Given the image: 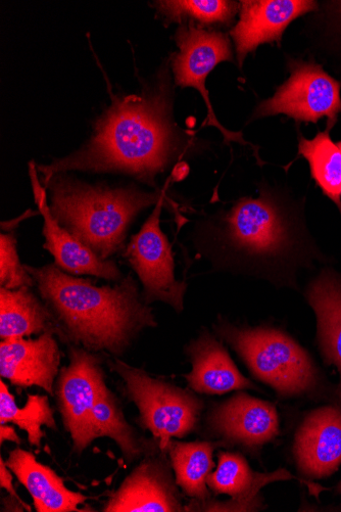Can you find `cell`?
Listing matches in <instances>:
<instances>
[{
  "label": "cell",
  "mask_w": 341,
  "mask_h": 512,
  "mask_svg": "<svg viewBox=\"0 0 341 512\" xmlns=\"http://www.w3.org/2000/svg\"><path fill=\"white\" fill-rule=\"evenodd\" d=\"M110 438L119 447L127 463H132L161 450L159 444H150L140 438L124 416L116 395L108 388L97 400L91 414L90 438Z\"/></svg>",
  "instance_id": "obj_23"
},
{
  "label": "cell",
  "mask_w": 341,
  "mask_h": 512,
  "mask_svg": "<svg viewBox=\"0 0 341 512\" xmlns=\"http://www.w3.org/2000/svg\"><path fill=\"white\" fill-rule=\"evenodd\" d=\"M33 277L22 265L17 251V240L13 234L0 237V286L8 290L32 288Z\"/></svg>",
  "instance_id": "obj_27"
},
{
  "label": "cell",
  "mask_w": 341,
  "mask_h": 512,
  "mask_svg": "<svg viewBox=\"0 0 341 512\" xmlns=\"http://www.w3.org/2000/svg\"><path fill=\"white\" fill-rule=\"evenodd\" d=\"M290 77L275 96L262 103L255 118L284 114L298 122L327 117L333 127L341 113L340 83L313 62L291 61Z\"/></svg>",
  "instance_id": "obj_8"
},
{
  "label": "cell",
  "mask_w": 341,
  "mask_h": 512,
  "mask_svg": "<svg viewBox=\"0 0 341 512\" xmlns=\"http://www.w3.org/2000/svg\"><path fill=\"white\" fill-rule=\"evenodd\" d=\"M339 150L341 151V142L337 143Z\"/></svg>",
  "instance_id": "obj_32"
},
{
  "label": "cell",
  "mask_w": 341,
  "mask_h": 512,
  "mask_svg": "<svg viewBox=\"0 0 341 512\" xmlns=\"http://www.w3.org/2000/svg\"><path fill=\"white\" fill-rule=\"evenodd\" d=\"M46 332H52L60 338L61 333L54 314L31 288L0 289L2 341L29 338Z\"/></svg>",
  "instance_id": "obj_21"
},
{
  "label": "cell",
  "mask_w": 341,
  "mask_h": 512,
  "mask_svg": "<svg viewBox=\"0 0 341 512\" xmlns=\"http://www.w3.org/2000/svg\"><path fill=\"white\" fill-rule=\"evenodd\" d=\"M159 95L117 101L82 150L39 166L44 182L68 171L121 172L149 184L172 161L175 143Z\"/></svg>",
  "instance_id": "obj_3"
},
{
  "label": "cell",
  "mask_w": 341,
  "mask_h": 512,
  "mask_svg": "<svg viewBox=\"0 0 341 512\" xmlns=\"http://www.w3.org/2000/svg\"><path fill=\"white\" fill-rule=\"evenodd\" d=\"M13 424L27 433L31 446L41 448L45 433L42 427L58 431L55 413L44 395L29 394L24 407H19L4 381L0 382V425Z\"/></svg>",
  "instance_id": "obj_24"
},
{
  "label": "cell",
  "mask_w": 341,
  "mask_h": 512,
  "mask_svg": "<svg viewBox=\"0 0 341 512\" xmlns=\"http://www.w3.org/2000/svg\"><path fill=\"white\" fill-rule=\"evenodd\" d=\"M307 299L317 317L318 342L324 360L339 372L337 393L341 397V274L322 271L310 284Z\"/></svg>",
  "instance_id": "obj_20"
},
{
  "label": "cell",
  "mask_w": 341,
  "mask_h": 512,
  "mask_svg": "<svg viewBox=\"0 0 341 512\" xmlns=\"http://www.w3.org/2000/svg\"><path fill=\"white\" fill-rule=\"evenodd\" d=\"M192 369L185 376L188 388L204 395H223L257 386L241 374L228 351L213 335L204 331L185 348Z\"/></svg>",
  "instance_id": "obj_17"
},
{
  "label": "cell",
  "mask_w": 341,
  "mask_h": 512,
  "mask_svg": "<svg viewBox=\"0 0 341 512\" xmlns=\"http://www.w3.org/2000/svg\"><path fill=\"white\" fill-rule=\"evenodd\" d=\"M25 268L58 322L59 339L68 346L117 358L143 331L158 325L153 308L143 301L132 275L115 287H97L56 264Z\"/></svg>",
  "instance_id": "obj_1"
},
{
  "label": "cell",
  "mask_w": 341,
  "mask_h": 512,
  "mask_svg": "<svg viewBox=\"0 0 341 512\" xmlns=\"http://www.w3.org/2000/svg\"><path fill=\"white\" fill-rule=\"evenodd\" d=\"M214 330L252 374L279 396H301L316 388L318 372L310 355L285 333L271 328L237 327L226 320L218 321Z\"/></svg>",
  "instance_id": "obj_5"
},
{
  "label": "cell",
  "mask_w": 341,
  "mask_h": 512,
  "mask_svg": "<svg viewBox=\"0 0 341 512\" xmlns=\"http://www.w3.org/2000/svg\"><path fill=\"white\" fill-rule=\"evenodd\" d=\"M318 133L313 139L299 137V151L310 164L312 177L320 189L341 211V151L332 142L329 131Z\"/></svg>",
  "instance_id": "obj_25"
},
{
  "label": "cell",
  "mask_w": 341,
  "mask_h": 512,
  "mask_svg": "<svg viewBox=\"0 0 341 512\" xmlns=\"http://www.w3.org/2000/svg\"><path fill=\"white\" fill-rule=\"evenodd\" d=\"M207 424L213 435L225 445H238L259 449L279 434V417L276 407L267 401L246 393H237L215 405Z\"/></svg>",
  "instance_id": "obj_12"
},
{
  "label": "cell",
  "mask_w": 341,
  "mask_h": 512,
  "mask_svg": "<svg viewBox=\"0 0 341 512\" xmlns=\"http://www.w3.org/2000/svg\"><path fill=\"white\" fill-rule=\"evenodd\" d=\"M12 474L4 458H0V487L5 489L9 495L20 498L13 484L14 478Z\"/></svg>",
  "instance_id": "obj_28"
},
{
  "label": "cell",
  "mask_w": 341,
  "mask_h": 512,
  "mask_svg": "<svg viewBox=\"0 0 341 512\" xmlns=\"http://www.w3.org/2000/svg\"><path fill=\"white\" fill-rule=\"evenodd\" d=\"M5 442H13L18 446L22 444L21 438L13 427L0 425V445L3 446Z\"/></svg>",
  "instance_id": "obj_30"
},
{
  "label": "cell",
  "mask_w": 341,
  "mask_h": 512,
  "mask_svg": "<svg viewBox=\"0 0 341 512\" xmlns=\"http://www.w3.org/2000/svg\"><path fill=\"white\" fill-rule=\"evenodd\" d=\"M8 468L27 489L37 512H86L81 507L88 497L67 488L64 480L48 465L40 463L29 451L16 448L6 461Z\"/></svg>",
  "instance_id": "obj_18"
},
{
  "label": "cell",
  "mask_w": 341,
  "mask_h": 512,
  "mask_svg": "<svg viewBox=\"0 0 341 512\" xmlns=\"http://www.w3.org/2000/svg\"><path fill=\"white\" fill-rule=\"evenodd\" d=\"M300 471L310 478H326L341 464V407L314 410L300 426L294 446Z\"/></svg>",
  "instance_id": "obj_16"
},
{
  "label": "cell",
  "mask_w": 341,
  "mask_h": 512,
  "mask_svg": "<svg viewBox=\"0 0 341 512\" xmlns=\"http://www.w3.org/2000/svg\"><path fill=\"white\" fill-rule=\"evenodd\" d=\"M161 201L141 230L127 246L124 256L136 272L142 285V299L146 304L163 302L176 312L184 308L187 284L175 278L171 245L161 229Z\"/></svg>",
  "instance_id": "obj_9"
},
{
  "label": "cell",
  "mask_w": 341,
  "mask_h": 512,
  "mask_svg": "<svg viewBox=\"0 0 341 512\" xmlns=\"http://www.w3.org/2000/svg\"><path fill=\"white\" fill-rule=\"evenodd\" d=\"M3 505V511H32L31 506L25 503L21 498H16L11 495L3 500Z\"/></svg>",
  "instance_id": "obj_29"
},
{
  "label": "cell",
  "mask_w": 341,
  "mask_h": 512,
  "mask_svg": "<svg viewBox=\"0 0 341 512\" xmlns=\"http://www.w3.org/2000/svg\"><path fill=\"white\" fill-rule=\"evenodd\" d=\"M162 450L145 456L120 487L110 494L105 512L184 511L171 462Z\"/></svg>",
  "instance_id": "obj_11"
},
{
  "label": "cell",
  "mask_w": 341,
  "mask_h": 512,
  "mask_svg": "<svg viewBox=\"0 0 341 512\" xmlns=\"http://www.w3.org/2000/svg\"><path fill=\"white\" fill-rule=\"evenodd\" d=\"M301 223L270 191L238 201L200 241L199 251L218 270L246 274L277 287H295L312 249Z\"/></svg>",
  "instance_id": "obj_2"
},
{
  "label": "cell",
  "mask_w": 341,
  "mask_h": 512,
  "mask_svg": "<svg viewBox=\"0 0 341 512\" xmlns=\"http://www.w3.org/2000/svg\"><path fill=\"white\" fill-rule=\"evenodd\" d=\"M29 172L35 203L44 219L43 247L54 256L55 264L69 274L92 275L110 282H121L122 273L113 260L95 255L55 219L33 162L29 164Z\"/></svg>",
  "instance_id": "obj_14"
},
{
  "label": "cell",
  "mask_w": 341,
  "mask_h": 512,
  "mask_svg": "<svg viewBox=\"0 0 341 512\" xmlns=\"http://www.w3.org/2000/svg\"><path fill=\"white\" fill-rule=\"evenodd\" d=\"M68 366L60 370L55 396L65 430L73 443L72 451L81 455L91 444L92 410L108 389L103 360L81 347L69 346Z\"/></svg>",
  "instance_id": "obj_7"
},
{
  "label": "cell",
  "mask_w": 341,
  "mask_h": 512,
  "mask_svg": "<svg viewBox=\"0 0 341 512\" xmlns=\"http://www.w3.org/2000/svg\"><path fill=\"white\" fill-rule=\"evenodd\" d=\"M52 332L36 339H11L0 344V376L13 386L38 387L55 396L61 352Z\"/></svg>",
  "instance_id": "obj_13"
},
{
  "label": "cell",
  "mask_w": 341,
  "mask_h": 512,
  "mask_svg": "<svg viewBox=\"0 0 341 512\" xmlns=\"http://www.w3.org/2000/svg\"><path fill=\"white\" fill-rule=\"evenodd\" d=\"M110 368L123 380L125 395L139 411L137 423L151 432L163 452L171 440L198 429L205 407L202 399L119 358L110 362Z\"/></svg>",
  "instance_id": "obj_6"
},
{
  "label": "cell",
  "mask_w": 341,
  "mask_h": 512,
  "mask_svg": "<svg viewBox=\"0 0 341 512\" xmlns=\"http://www.w3.org/2000/svg\"><path fill=\"white\" fill-rule=\"evenodd\" d=\"M160 11L171 20L189 17L203 24L230 22L236 11L237 5L223 0H178V2L158 3Z\"/></svg>",
  "instance_id": "obj_26"
},
{
  "label": "cell",
  "mask_w": 341,
  "mask_h": 512,
  "mask_svg": "<svg viewBox=\"0 0 341 512\" xmlns=\"http://www.w3.org/2000/svg\"><path fill=\"white\" fill-rule=\"evenodd\" d=\"M337 490L339 493H341V483H339Z\"/></svg>",
  "instance_id": "obj_31"
},
{
  "label": "cell",
  "mask_w": 341,
  "mask_h": 512,
  "mask_svg": "<svg viewBox=\"0 0 341 512\" xmlns=\"http://www.w3.org/2000/svg\"><path fill=\"white\" fill-rule=\"evenodd\" d=\"M176 41L179 48V53L173 60L176 84L198 89L208 107L209 125L219 128L226 142L241 143L240 134L228 131L216 119L206 88L207 77L213 69L232 58L228 38L222 33L206 31L190 23L180 27L176 33Z\"/></svg>",
  "instance_id": "obj_10"
},
{
  "label": "cell",
  "mask_w": 341,
  "mask_h": 512,
  "mask_svg": "<svg viewBox=\"0 0 341 512\" xmlns=\"http://www.w3.org/2000/svg\"><path fill=\"white\" fill-rule=\"evenodd\" d=\"M224 445L221 441H170L166 452L170 456L176 484L187 497L197 501L211 499L208 478L215 468L213 454Z\"/></svg>",
  "instance_id": "obj_22"
},
{
  "label": "cell",
  "mask_w": 341,
  "mask_h": 512,
  "mask_svg": "<svg viewBox=\"0 0 341 512\" xmlns=\"http://www.w3.org/2000/svg\"><path fill=\"white\" fill-rule=\"evenodd\" d=\"M218 467L208 478V487L216 494H224L238 501L247 511L262 509L260 491L268 484L295 479L285 470L274 473H255L245 457L239 453L220 451Z\"/></svg>",
  "instance_id": "obj_19"
},
{
  "label": "cell",
  "mask_w": 341,
  "mask_h": 512,
  "mask_svg": "<svg viewBox=\"0 0 341 512\" xmlns=\"http://www.w3.org/2000/svg\"><path fill=\"white\" fill-rule=\"evenodd\" d=\"M317 9L309 0H246L241 3L240 20L231 31L236 55L241 67L243 61L258 46L280 42L287 26L297 18Z\"/></svg>",
  "instance_id": "obj_15"
},
{
  "label": "cell",
  "mask_w": 341,
  "mask_h": 512,
  "mask_svg": "<svg viewBox=\"0 0 341 512\" xmlns=\"http://www.w3.org/2000/svg\"><path fill=\"white\" fill-rule=\"evenodd\" d=\"M51 191L55 219L101 259L123 249L127 229L143 209L165 200L164 191L148 194L135 189L112 190L57 174L45 182Z\"/></svg>",
  "instance_id": "obj_4"
}]
</instances>
